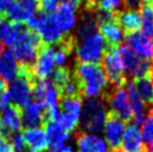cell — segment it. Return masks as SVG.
I'll use <instances>...</instances> for the list:
<instances>
[{"mask_svg":"<svg viewBox=\"0 0 153 152\" xmlns=\"http://www.w3.org/2000/svg\"><path fill=\"white\" fill-rule=\"evenodd\" d=\"M31 15L33 13H30L29 10H27L24 6L16 2L15 0H13L11 4H9V7L6 10L4 17L7 18L8 20L13 21V22L24 24V22H27V20L29 19Z\"/></svg>","mask_w":153,"mask_h":152,"instance_id":"23","label":"cell"},{"mask_svg":"<svg viewBox=\"0 0 153 152\" xmlns=\"http://www.w3.org/2000/svg\"><path fill=\"white\" fill-rule=\"evenodd\" d=\"M107 107L112 112V115L125 121L132 118L131 103L125 86H117L111 91L107 96Z\"/></svg>","mask_w":153,"mask_h":152,"instance_id":"10","label":"cell"},{"mask_svg":"<svg viewBox=\"0 0 153 152\" xmlns=\"http://www.w3.org/2000/svg\"><path fill=\"white\" fill-rule=\"evenodd\" d=\"M77 152H79V151H77Z\"/></svg>","mask_w":153,"mask_h":152,"instance_id":"44","label":"cell"},{"mask_svg":"<svg viewBox=\"0 0 153 152\" xmlns=\"http://www.w3.org/2000/svg\"><path fill=\"white\" fill-rule=\"evenodd\" d=\"M126 124L123 120L116 118L114 115H108L106 122L103 127V139L105 140L108 147L117 150L121 147L122 138L125 131Z\"/></svg>","mask_w":153,"mask_h":152,"instance_id":"13","label":"cell"},{"mask_svg":"<svg viewBox=\"0 0 153 152\" xmlns=\"http://www.w3.org/2000/svg\"><path fill=\"white\" fill-rule=\"evenodd\" d=\"M125 46H128L140 58L151 62L153 60V42L149 36L141 30L128 34L125 37Z\"/></svg>","mask_w":153,"mask_h":152,"instance_id":"11","label":"cell"},{"mask_svg":"<svg viewBox=\"0 0 153 152\" xmlns=\"http://www.w3.org/2000/svg\"><path fill=\"white\" fill-rule=\"evenodd\" d=\"M125 89L128 94L130 103H131L132 118L134 120V123L140 124L144 121V118L148 115V106L141 100L140 95L136 91L134 82H128L125 84Z\"/></svg>","mask_w":153,"mask_h":152,"instance_id":"17","label":"cell"},{"mask_svg":"<svg viewBox=\"0 0 153 152\" xmlns=\"http://www.w3.org/2000/svg\"><path fill=\"white\" fill-rule=\"evenodd\" d=\"M20 113H22V127H25V130L36 129L45 123L44 106L38 102L33 101L27 106L20 109Z\"/></svg>","mask_w":153,"mask_h":152,"instance_id":"15","label":"cell"},{"mask_svg":"<svg viewBox=\"0 0 153 152\" xmlns=\"http://www.w3.org/2000/svg\"><path fill=\"white\" fill-rule=\"evenodd\" d=\"M98 30L107 45L110 44L112 46H117L125 39L124 30L121 28V26L117 24V21L115 19L100 24Z\"/></svg>","mask_w":153,"mask_h":152,"instance_id":"21","label":"cell"},{"mask_svg":"<svg viewBox=\"0 0 153 152\" xmlns=\"http://www.w3.org/2000/svg\"><path fill=\"white\" fill-rule=\"evenodd\" d=\"M51 84L55 86L57 91H59L64 85H66L69 80L73 78L72 74L69 72L68 68H57L54 69V72L51 74Z\"/></svg>","mask_w":153,"mask_h":152,"instance_id":"28","label":"cell"},{"mask_svg":"<svg viewBox=\"0 0 153 152\" xmlns=\"http://www.w3.org/2000/svg\"><path fill=\"white\" fill-rule=\"evenodd\" d=\"M123 4L128 7V9H136L142 6V0H123Z\"/></svg>","mask_w":153,"mask_h":152,"instance_id":"35","label":"cell"},{"mask_svg":"<svg viewBox=\"0 0 153 152\" xmlns=\"http://www.w3.org/2000/svg\"><path fill=\"white\" fill-rule=\"evenodd\" d=\"M22 138L28 152H44L49 147L46 133L42 127L25 130L22 133Z\"/></svg>","mask_w":153,"mask_h":152,"instance_id":"18","label":"cell"},{"mask_svg":"<svg viewBox=\"0 0 153 152\" xmlns=\"http://www.w3.org/2000/svg\"><path fill=\"white\" fill-rule=\"evenodd\" d=\"M60 112L67 113L74 118L81 120L82 109H83V100L79 96L74 97H62L59 101Z\"/></svg>","mask_w":153,"mask_h":152,"instance_id":"24","label":"cell"},{"mask_svg":"<svg viewBox=\"0 0 153 152\" xmlns=\"http://www.w3.org/2000/svg\"><path fill=\"white\" fill-rule=\"evenodd\" d=\"M51 16L65 37L69 36L73 31H75L79 19L77 7L67 0L62 1L57 9L51 13Z\"/></svg>","mask_w":153,"mask_h":152,"instance_id":"9","label":"cell"},{"mask_svg":"<svg viewBox=\"0 0 153 152\" xmlns=\"http://www.w3.org/2000/svg\"><path fill=\"white\" fill-rule=\"evenodd\" d=\"M74 78L86 98H101L110 84L100 64L78 63L75 66Z\"/></svg>","mask_w":153,"mask_h":152,"instance_id":"1","label":"cell"},{"mask_svg":"<svg viewBox=\"0 0 153 152\" xmlns=\"http://www.w3.org/2000/svg\"><path fill=\"white\" fill-rule=\"evenodd\" d=\"M13 0H0V17H4L6 10L9 7V4H11Z\"/></svg>","mask_w":153,"mask_h":152,"instance_id":"36","label":"cell"},{"mask_svg":"<svg viewBox=\"0 0 153 152\" xmlns=\"http://www.w3.org/2000/svg\"><path fill=\"white\" fill-rule=\"evenodd\" d=\"M49 152H74V148L72 145H68V144H65L63 147L57 149H51Z\"/></svg>","mask_w":153,"mask_h":152,"instance_id":"37","label":"cell"},{"mask_svg":"<svg viewBox=\"0 0 153 152\" xmlns=\"http://www.w3.org/2000/svg\"><path fill=\"white\" fill-rule=\"evenodd\" d=\"M119 49L123 60L125 74H128V76H131L132 78L136 80L149 76L153 66L151 62L140 58L125 45L119 47Z\"/></svg>","mask_w":153,"mask_h":152,"instance_id":"8","label":"cell"},{"mask_svg":"<svg viewBox=\"0 0 153 152\" xmlns=\"http://www.w3.org/2000/svg\"><path fill=\"white\" fill-rule=\"evenodd\" d=\"M33 67L20 65L19 75L8 86V95L13 105L22 109L33 102Z\"/></svg>","mask_w":153,"mask_h":152,"instance_id":"6","label":"cell"},{"mask_svg":"<svg viewBox=\"0 0 153 152\" xmlns=\"http://www.w3.org/2000/svg\"><path fill=\"white\" fill-rule=\"evenodd\" d=\"M44 131L46 133L48 144L53 149L63 147L69 140V133L66 132L55 120H49L44 123Z\"/></svg>","mask_w":153,"mask_h":152,"instance_id":"19","label":"cell"},{"mask_svg":"<svg viewBox=\"0 0 153 152\" xmlns=\"http://www.w3.org/2000/svg\"><path fill=\"white\" fill-rule=\"evenodd\" d=\"M149 152H153V147H151V148H150Z\"/></svg>","mask_w":153,"mask_h":152,"instance_id":"42","label":"cell"},{"mask_svg":"<svg viewBox=\"0 0 153 152\" xmlns=\"http://www.w3.org/2000/svg\"><path fill=\"white\" fill-rule=\"evenodd\" d=\"M93 6L97 11L114 15L123 8V0H92Z\"/></svg>","mask_w":153,"mask_h":152,"instance_id":"27","label":"cell"},{"mask_svg":"<svg viewBox=\"0 0 153 152\" xmlns=\"http://www.w3.org/2000/svg\"><path fill=\"white\" fill-rule=\"evenodd\" d=\"M77 151L79 152H110L108 145L100 134L79 133L76 138Z\"/></svg>","mask_w":153,"mask_h":152,"instance_id":"16","label":"cell"},{"mask_svg":"<svg viewBox=\"0 0 153 152\" xmlns=\"http://www.w3.org/2000/svg\"><path fill=\"white\" fill-rule=\"evenodd\" d=\"M9 142L13 145V152H28V149L26 147L22 134L19 132L13 133V134L9 136Z\"/></svg>","mask_w":153,"mask_h":152,"instance_id":"30","label":"cell"},{"mask_svg":"<svg viewBox=\"0 0 153 152\" xmlns=\"http://www.w3.org/2000/svg\"><path fill=\"white\" fill-rule=\"evenodd\" d=\"M67 1H69V2H72V4H75V6H77V4H83L84 2H86L87 0H67Z\"/></svg>","mask_w":153,"mask_h":152,"instance_id":"38","label":"cell"},{"mask_svg":"<svg viewBox=\"0 0 153 152\" xmlns=\"http://www.w3.org/2000/svg\"><path fill=\"white\" fill-rule=\"evenodd\" d=\"M151 74H152V80H153V66H152V69H151Z\"/></svg>","mask_w":153,"mask_h":152,"instance_id":"43","label":"cell"},{"mask_svg":"<svg viewBox=\"0 0 153 152\" xmlns=\"http://www.w3.org/2000/svg\"><path fill=\"white\" fill-rule=\"evenodd\" d=\"M110 152H122L121 150H112V151H110Z\"/></svg>","mask_w":153,"mask_h":152,"instance_id":"41","label":"cell"},{"mask_svg":"<svg viewBox=\"0 0 153 152\" xmlns=\"http://www.w3.org/2000/svg\"><path fill=\"white\" fill-rule=\"evenodd\" d=\"M102 63V68L108 80V83L113 84L115 87L123 84L125 80V69L119 47H112L107 49Z\"/></svg>","mask_w":153,"mask_h":152,"instance_id":"7","label":"cell"},{"mask_svg":"<svg viewBox=\"0 0 153 152\" xmlns=\"http://www.w3.org/2000/svg\"><path fill=\"white\" fill-rule=\"evenodd\" d=\"M121 148L122 152H143L144 141L139 124L134 122L126 124L121 142Z\"/></svg>","mask_w":153,"mask_h":152,"instance_id":"14","label":"cell"},{"mask_svg":"<svg viewBox=\"0 0 153 152\" xmlns=\"http://www.w3.org/2000/svg\"><path fill=\"white\" fill-rule=\"evenodd\" d=\"M116 21L124 31H128L130 34L134 31H139L142 25L140 11L136 9L126 8L120 11L116 17Z\"/></svg>","mask_w":153,"mask_h":152,"instance_id":"22","label":"cell"},{"mask_svg":"<svg viewBox=\"0 0 153 152\" xmlns=\"http://www.w3.org/2000/svg\"><path fill=\"white\" fill-rule=\"evenodd\" d=\"M0 152H13V145L10 144L9 140L0 133Z\"/></svg>","mask_w":153,"mask_h":152,"instance_id":"34","label":"cell"},{"mask_svg":"<svg viewBox=\"0 0 153 152\" xmlns=\"http://www.w3.org/2000/svg\"><path fill=\"white\" fill-rule=\"evenodd\" d=\"M10 105V98L8 95V89L7 91H0V114L2 113L4 109H7Z\"/></svg>","mask_w":153,"mask_h":152,"instance_id":"33","label":"cell"},{"mask_svg":"<svg viewBox=\"0 0 153 152\" xmlns=\"http://www.w3.org/2000/svg\"><path fill=\"white\" fill-rule=\"evenodd\" d=\"M26 26L38 35L42 42L47 46L57 45L66 38L56 25L53 16L43 11H36L33 13L26 22Z\"/></svg>","mask_w":153,"mask_h":152,"instance_id":"3","label":"cell"},{"mask_svg":"<svg viewBox=\"0 0 153 152\" xmlns=\"http://www.w3.org/2000/svg\"><path fill=\"white\" fill-rule=\"evenodd\" d=\"M15 1L24 6L31 13H36L37 9L39 8V0H15Z\"/></svg>","mask_w":153,"mask_h":152,"instance_id":"32","label":"cell"},{"mask_svg":"<svg viewBox=\"0 0 153 152\" xmlns=\"http://www.w3.org/2000/svg\"><path fill=\"white\" fill-rule=\"evenodd\" d=\"M20 64L15 58L13 53L6 51L0 56V77L6 83H11L16 80L19 75Z\"/></svg>","mask_w":153,"mask_h":152,"instance_id":"20","label":"cell"},{"mask_svg":"<svg viewBox=\"0 0 153 152\" xmlns=\"http://www.w3.org/2000/svg\"><path fill=\"white\" fill-rule=\"evenodd\" d=\"M55 68L53 46L42 45L37 58L33 65V74L37 80H48Z\"/></svg>","mask_w":153,"mask_h":152,"instance_id":"12","label":"cell"},{"mask_svg":"<svg viewBox=\"0 0 153 152\" xmlns=\"http://www.w3.org/2000/svg\"><path fill=\"white\" fill-rule=\"evenodd\" d=\"M72 39L73 51L78 63L98 64L102 62L107 51V44L98 29L74 36Z\"/></svg>","mask_w":153,"mask_h":152,"instance_id":"2","label":"cell"},{"mask_svg":"<svg viewBox=\"0 0 153 152\" xmlns=\"http://www.w3.org/2000/svg\"><path fill=\"white\" fill-rule=\"evenodd\" d=\"M136 91L140 95L141 100L144 102L146 106H153V80L152 77L146 76L134 82Z\"/></svg>","mask_w":153,"mask_h":152,"instance_id":"25","label":"cell"},{"mask_svg":"<svg viewBox=\"0 0 153 152\" xmlns=\"http://www.w3.org/2000/svg\"><path fill=\"white\" fill-rule=\"evenodd\" d=\"M4 44L0 42V56L2 55V53H4Z\"/></svg>","mask_w":153,"mask_h":152,"instance_id":"39","label":"cell"},{"mask_svg":"<svg viewBox=\"0 0 153 152\" xmlns=\"http://www.w3.org/2000/svg\"><path fill=\"white\" fill-rule=\"evenodd\" d=\"M108 118L107 106L101 98L83 100L81 124L84 132L98 134L103 131L104 124Z\"/></svg>","mask_w":153,"mask_h":152,"instance_id":"4","label":"cell"},{"mask_svg":"<svg viewBox=\"0 0 153 152\" xmlns=\"http://www.w3.org/2000/svg\"><path fill=\"white\" fill-rule=\"evenodd\" d=\"M141 133L144 141V144L149 145L150 148L153 147V112L148 113L144 121L141 123Z\"/></svg>","mask_w":153,"mask_h":152,"instance_id":"29","label":"cell"},{"mask_svg":"<svg viewBox=\"0 0 153 152\" xmlns=\"http://www.w3.org/2000/svg\"><path fill=\"white\" fill-rule=\"evenodd\" d=\"M142 1H146L148 4H150V2H153V0H142Z\"/></svg>","mask_w":153,"mask_h":152,"instance_id":"40","label":"cell"},{"mask_svg":"<svg viewBox=\"0 0 153 152\" xmlns=\"http://www.w3.org/2000/svg\"><path fill=\"white\" fill-rule=\"evenodd\" d=\"M140 8V15L142 19L141 31L149 36L153 42V6L150 4H144Z\"/></svg>","mask_w":153,"mask_h":152,"instance_id":"26","label":"cell"},{"mask_svg":"<svg viewBox=\"0 0 153 152\" xmlns=\"http://www.w3.org/2000/svg\"><path fill=\"white\" fill-rule=\"evenodd\" d=\"M62 0H39V8L40 11L51 15L59 6Z\"/></svg>","mask_w":153,"mask_h":152,"instance_id":"31","label":"cell"},{"mask_svg":"<svg viewBox=\"0 0 153 152\" xmlns=\"http://www.w3.org/2000/svg\"><path fill=\"white\" fill-rule=\"evenodd\" d=\"M42 45L43 42L38 35L26 26V29L10 46L9 51L13 53V55L20 65L33 67Z\"/></svg>","mask_w":153,"mask_h":152,"instance_id":"5","label":"cell"}]
</instances>
